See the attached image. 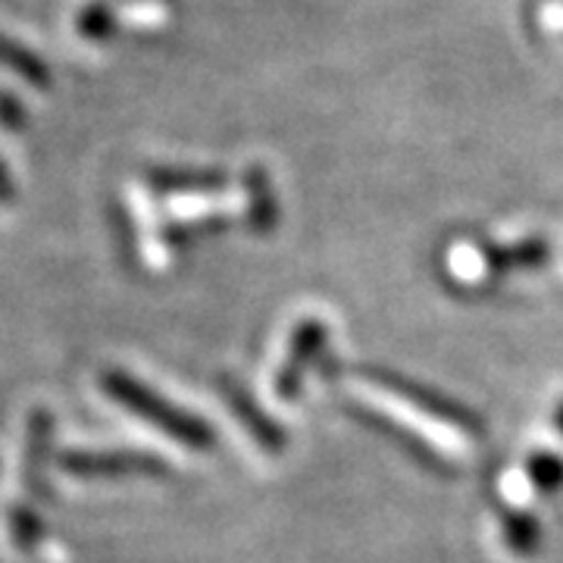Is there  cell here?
Segmentation results:
<instances>
[{"label":"cell","instance_id":"1","mask_svg":"<svg viewBox=\"0 0 563 563\" xmlns=\"http://www.w3.org/2000/svg\"><path fill=\"white\" fill-rule=\"evenodd\" d=\"M344 391L451 461H466L479 448V429L466 417H461L457 410H448L444 404L432 401L420 391L404 388L395 379L351 369L344 373Z\"/></svg>","mask_w":563,"mask_h":563},{"label":"cell","instance_id":"2","mask_svg":"<svg viewBox=\"0 0 563 563\" xmlns=\"http://www.w3.org/2000/svg\"><path fill=\"white\" fill-rule=\"evenodd\" d=\"M101 385L113 401H120L125 410H132V413L141 417L144 422L163 429V432L173 435L176 442L188 444V448H198V451L213 444L207 422H201L198 417H191V413H185V410H179L176 404H169L166 398H161L157 391H151L144 383L132 379L129 373L110 369V373H103Z\"/></svg>","mask_w":563,"mask_h":563},{"label":"cell","instance_id":"3","mask_svg":"<svg viewBox=\"0 0 563 563\" xmlns=\"http://www.w3.org/2000/svg\"><path fill=\"white\" fill-rule=\"evenodd\" d=\"M548 257V247L539 242L514 244V247H454L451 273L461 282H483L510 266H539Z\"/></svg>","mask_w":563,"mask_h":563},{"label":"cell","instance_id":"4","mask_svg":"<svg viewBox=\"0 0 563 563\" xmlns=\"http://www.w3.org/2000/svg\"><path fill=\"white\" fill-rule=\"evenodd\" d=\"M322 342H325V325L320 320H303L291 339H288V351L282 357L279 373L273 379V395L279 401H291L298 395V385H301V373L307 369V363L320 354Z\"/></svg>","mask_w":563,"mask_h":563},{"label":"cell","instance_id":"5","mask_svg":"<svg viewBox=\"0 0 563 563\" xmlns=\"http://www.w3.org/2000/svg\"><path fill=\"white\" fill-rule=\"evenodd\" d=\"M63 470L79 473V476H122V473H161V463L147 454H95V451H73L63 457Z\"/></svg>","mask_w":563,"mask_h":563},{"label":"cell","instance_id":"6","mask_svg":"<svg viewBox=\"0 0 563 563\" xmlns=\"http://www.w3.org/2000/svg\"><path fill=\"white\" fill-rule=\"evenodd\" d=\"M222 395H225L229 407L235 410V417H239V420L247 426V432L254 435V442L263 444L266 451H279V448H282L279 429H276L273 422L263 420L261 413H257V407H254V404L244 398V391H239L235 385H225V388H222Z\"/></svg>","mask_w":563,"mask_h":563},{"label":"cell","instance_id":"7","mask_svg":"<svg viewBox=\"0 0 563 563\" xmlns=\"http://www.w3.org/2000/svg\"><path fill=\"white\" fill-rule=\"evenodd\" d=\"M507 542L517 551H532L539 542V526L526 517H507Z\"/></svg>","mask_w":563,"mask_h":563},{"label":"cell","instance_id":"8","mask_svg":"<svg viewBox=\"0 0 563 563\" xmlns=\"http://www.w3.org/2000/svg\"><path fill=\"white\" fill-rule=\"evenodd\" d=\"M13 198V191H10V181L3 179V173H0V201H10Z\"/></svg>","mask_w":563,"mask_h":563},{"label":"cell","instance_id":"9","mask_svg":"<svg viewBox=\"0 0 563 563\" xmlns=\"http://www.w3.org/2000/svg\"><path fill=\"white\" fill-rule=\"evenodd\" d=\"M554 422H558V429L563 432V404H558V413H554Z\"/></svg>","mask_w":563,"mask_h":563}]
</instances>
